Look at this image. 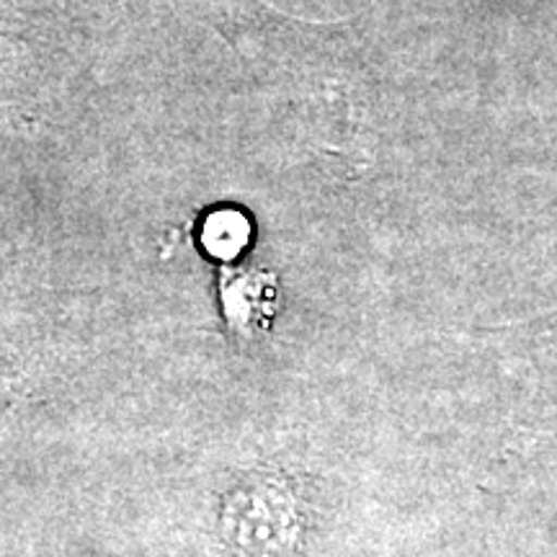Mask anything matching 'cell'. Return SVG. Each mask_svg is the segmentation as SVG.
Instances as JSON below:
<instances>
[{
  "label": "cell",
  "mask_w": 557,
  "mask_h": 557,
  "mask_svg": "<svg viewBox=\"0 0 557 557\" xmlns=\"http://www.w3.org/2000/svg\"><path fill=\"white\" fill-rule=\"evenodd\" d=\"M222 302H225L227 318L240 331L259 329L274 312L276 282L263 271H235L225 274L222 282Z\"/></svg>",
  "instance_id": "1"
},
{
  "label": "cell",
  "mask_w": 557,
  "mask_h": 557,
  "mask_svg": "<svg viewBox=\"0 0 557 557\" xmlns=\"http://www.w3.org/2000/svg\"><path fill=\"white\" fill-rule=\"evenodd\" d=\"M250 238V225L235 209H220L205 222V246L218 259L238 256Z\"/></svg>",
  "instance_id": "2"
}]
</instances>
